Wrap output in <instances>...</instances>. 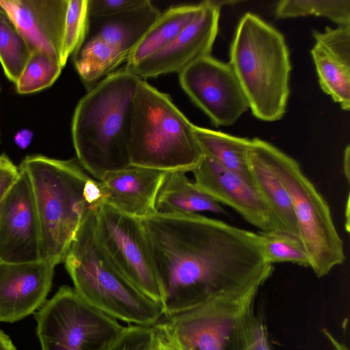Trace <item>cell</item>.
I'll return each mask as SVG.
<instances>
[{
    "label": "cell",
    "mask_w": 350,
    "mask_h": 350,
    "mask_svg": "<svg viewBox=\"0 0 350 350\" xmlns=\"http://www.w3.org/2000/svg\"><path fill=\"white\" fill-rule=\"evenodd\" d=\"M164 315L265 284L273 272L257 232L200 214L143 219Z\"/></svg>",
    "instance_id": "6da1fadb"
},
{
    "label": "cell",
    "mask_w": 350,
    "mask_h": 350,
    "mask_svg": "<svg viewBox=\"0 0 350 350\" xmlns=\"http://www.w3.org/2000/svg\"><path fill=\"white\" fill-rule=\"evenodd\" d=\"M139 80L120 68L89 90L75 108L73 146L79 163L96 180L131 166V119Z\"/></svg>",
    "instance_id": "7a4b0ae2"
},
{
    "label": "cell",
    "mask_w": 350,
    "mask_h": 350,
    "mask_svg": "<svg viewBox=\"0 0 350 350\" xmlns=\"http://www.w3.org/2000/svg\"><path fill=\"white\" fill-rule=\"evenodd\" d=\"M19 169L28 177L40 230V258L64 262L75 236L94 208L85 196L90 176L74 160L25 157Z\"/></svg>",
    "instance_id": "3957f363"
},
{
    "label": "cell",
    "mask_w": 350,
    "mask_h": 350,
    "mask_svg": "<svg viewBox=\"0 0 350 350\" xmlns=\"http://www.w3.org/2000/svg\"><path fill=\"white\" fill-rule=\"evenodd\" d=\"M64 262L77 293L105 314L147 326L154 325L164 315L163 304L129 281L103 249L96 233L95 209L81 225Z\"/></svg>",
    "instance_id": "277c9868"
},
{
    "label": "cell",
    "mask_w": 350,
    "mask_h": 350,
    "mask_svg": "<svg viewBox=\"0 0 350 350\" xmlns=\"http://www.w3.org/2000/svg\"><path fill=\"white\" fill-rule=\"evenodd\" d=\"M229 64L259 120L273 122L285 113L291 64L284 36L254 14H244L230 45Z\"/></svg>",
    "instance_id": "5b68a950"
},
{
    "label": "cell",
    "mask_w": 350,
    "mask_h": 350,
    "mask_svg": "<svg viewBox=\"0 0 350 350\" xmlns=\"http://www.w3.org/2000/svg\"><path fill=\"white\" fill-rule=\"evenodd\" d=\"M129 156L131 165L185 173L204 156L194 124L168 94L143 79L134 98Z\"/></svg>",
    "instance_id": "8992f818"
},
{
    "label": "cell",
    "mask_w": 350,
    "mask_h": 350,
    "mask_svg": "<svg viewBox=\"0 0 350 350\" xmlns=\"http://www.w3.org/2000/svg\"><path fill=\"white\" fill-rule=\"evenodd\" d=\"M253 140L290 198L309 267L317 278L327 275L345 260L329 204L295 159L266 141Z\"/></svg>",
    "instance_id": "52a82bcc"
},
{
    "label": "cell",
    "mask_w": 350,
    "mask_h": 350,
    "mask_svg": "<svg viewBox=\"0 0 350 350\" xmlns=\"http://www.w3.org/2000/svg\"><path fill=\"white\" fill-rule=\"evenodd\" d=\"M261 288L254 286L163 315L156 324L179 350H241L243 318Z\"/></svg>",
    "instance_id": "ba28073f"
},
{
    "label": "cell",
    "mask_w": 350,
    "mask_h": 350,
    "mask_svg": "<svg viewBox=\"0 0 350 350\" xmlns=\"http://www.w3.org/2000/svg\"><path fill=\"white\" fill-rule=\"evenodd\" d=\"M42 350H104L124 325L62 286L36 314Z\"/></svg>",
    "instance_id": "9c48e42d"
},
{
    "label": "cell",
    "mask_w": 350,
    "mask_h": 350,
    "mask_svg": "<svg viewBox=\"0 0 350 350\" xmlns=\"http://www.w3.org/2000/svg\"><path fill=\"white\" fill-rule=\"evenodd\" d=\"M95 228L115 267L140 291L162 304L163 291L142 220L103 202L95 208Z\"/></svg>",
    "instance_id": "30bf717a"
},
{
    "label": "cell",
    "mask_w": 350,
    "mask_h": 350,
    "mask_svg": "<svg viewBox=\"0 0 350 350\" xmlns=\"http://www.w3.org/2000/svg\"><path fill=\"white\" fill-rule=\"evenodd\" d=\"M178 78L183 90L216 126L234 124L250 109L231 66L211 55L188 66Z\"/></svg>",
    "instance_id": "8fae6325"
},
{
    "label": "cell",
    "mask_w": 350,
    "mask_h": 350,
    "mask_svg": "<svg viewBox=\"0 0 350 350\" xmlns=\"http://www.w3.org/2000/svg\"><path fill=\"white\" fill-rule=\"evenodd\" d=\"M222 2H201L196 17L167 46L139 64L123 68L145 80L179 73L196 60L210 55L218 32Z\"/></svg>",
    "instance_id": "7c38bea8"
},
{
    "label": "cell",
    "mask_w": 350,
    "mask_h": 350,
    "mask_svg": "<svg viewBox=\"0 0 350 350\" xmlns=\"http://www.w3.org/2000/svg\"><path fill=\"white\" fill-rule=\"evenodd\" d=\"M40 239L31 185L26 174L20 170L18 178L2 202L0 262L21 263L41 259Z\"/></svg>",
    "instance_id": "4fadbf2b"
},
{
    "label": "cell",
    "mask_w": 350,
    "mask_h": 350,
    "mask_svg": "<svg viewBox=\"0 0 350 350\" xmlns=\"http://www.w3.org/2000/svg\"><path fill=\"white\" fill-rule=\"evenodd\" d=\"M196 185L218 203L237 211L259 231L280 230V225L252 181L204 155L192 171Z\"/></svg>",
    "instance_id": "5bb4252c"
},
{
    "label": "cell",
    "mask_w": 350,
    "mask_h": 350,
    "mask_svg": "<svg viewBox=\"0 0 350 350\" xmlns=\"http://www.w3.org/2000/svg\"><path fill=\"white\" fill-rule=\"evenodd\" d=\"M55 265L33 262H0V321L14 323L40 308L50 291Z\"/></svg>",
    "instance_id": "9a60e30c"
},
{
    "label": "cell",
    "mask_w": 350,
    "mask_h": 350,
    "mask_svg": "<svg viewBox=\"0 0 350 350\" xmlns=\"http://www.w3.org/2000/svg\"><path fill=\"white\" fill-rule=\"evenodd\" d=\"M68 3V0H0L31 51H45L60 64Z\"/></svg>",
    "instance_id": "2e32d148"
},
{
    "label": "cell",
    "mask_w": 350,
    "mask_h": 350,
    "mask_svg": "<svg viewBox=\"0 0 350 350\" xmlns=\"http://www.w3.org/2000/svg\"><path fill=\"white\" fill-rule=\"evenodd\" d=\"M311 55L322 90L343 110L350 109V25L313 31Z\"/></svg>",
    "instance_id": "e0dca14e"
},
{
    "label": "cell",
    "mask_w": 350,
    "mask_h": 350,
    "mask_svg": "<svg viewBox=\"0 0 350 350\" xmlns=\"http://www.w3.org/2000/svg\"><path fill=\"white\" fill-rule=\"evenodd\" d=\"M167 173L133 165L111 173L100 181L104 202L135 218L150 216L157 213L158 193Z\"/></svg>",
    "instance_id": "ac0fdd59"
},
{
    "label": "cell",
    "mask_w": 350,
    "mask_h": 350,
    "mask_svg": "<svg viewBox=\"0 0 350 350\" xmlns=\"http://www.w3.org/2000/svg\"><path fill=\"white\" fill-rule=\"evenodd\" d=\"M161 14L150 2L141 8L113 15L88 16L85 38H100L129 57Z\"/></svg>",
    "instance_id": "d6986e66"
},
{
    "label": "cell",
    "mask_w": 350,
    "mask_h": 350,
    "mask_svg": "<svg viewBox=\"0 0 350 350\" xmlns=\"http://www.w3.org/2000/svg\"><path fill=\"white\" fill-rule=\"evenodd\" d=\"M248 163L252 183L282 231L299 237L290 198L253 139L248 151Z\"/></svg>",
    "instance_id": "ffe728a7"
},
{
    "label": "cell",
    "mask_w": 350,
    "mask_h": 350,
    "mask_svg": "<svg viewBox=\"0 0 350 350\" xmlns=\"http://www.w3.org/2000/svg\"><path fill=\"white\" fill-rule=\"evenodd\" d=\"M157 213L191 215L202 212L226 213L219 203L200 190L185 172H167L158 193Z\"/></svg>",
    "instance_id": "44dd1931"
},
{
    "label": "cell",
    "mask_w": 350,
    "mask_h": 350,
    "mask_svg": "<svg viewBox=\"0 0 350 350\" xmlns=\"http://www.w3.org/2000/svg\"><path fill=\"white\" fill-rule=\"evenodd\" d=\"M200 3L171 7L161 13L129 56L125 68L135 66L167 46L196 17Z\"/></svg>",
    "instance_id": "7402d4cb"
},
{
    "label": "cell",
    "mask_w": 350,
    "mask_h": 350,
    "mask_svg": "<svg viewBox=\"0 0 350 350\" xmlns=\"http://www.w3.org/2000/svg\"><path fill=\"white\" fill-rule=\"evenodd\" d=\"M194 132L204 155L252 181L248 163L252 139L196 125Z\"/></svg>",
    "instance_id": "603a6c76"
},
{
    "label": "cell",
    "mask_w": 350,
    "mask_h": 350,
    "mask_svg": "<svg viewBox=\"0 0 350 350\" xmlns=\"http://www.w3.org/2000/svg\"><path fill=\"white\" fill-rule=\"evenodd\" d=\"M73 57L75 69L88 90L128 59L126 54L98 38H85Z\"/></svg>",
    "instance_id": "cb8c5ba5"
},
{
    "label": "cell",
    "mask_w": 350,
    "mask_h": 350,
    "mask_svg": "<svg viewBox=\"0 0 350 350\" xmlns=\"http://www.w3.org/2000/svg\"><path fill=\"white\" fill-rule=\"evenodd\" d=\"M32 51L5 11L0 10V63L6 77L16 83Z\"/></svg>",
    "instance_id": "d4e9b609"
},
{
    "label": "cell",
    "mask_w": 350,
    "mask_h": 350,
    "mask_svg": "<svg viewBox=\"0 0 350 350\" xmlns=\"http://www.w3.org/2000/svg\"><path fill=\"white\" fill-rule=\"evenodd\" d=\"M279 18L314 15L325 17L338 26L350 25L349 0H283L275 8Z\"/></svg>",
    "instance_id": "484cf974"
},
{
    "label": "cell",
    "mask_w": 350,
    "mask_h": 350,
    "mask_svg": "<svg viewBox=\"0 0 350 350\" xmlns=\"http://www.w3.org/2000/svg\"><path fill=\"white\" fill-rule=\"evenodd\" d=\"M63 67L59 60L41 50L32 51L19 79L15 83L18 94H29L51 87Z\"/></svg>",
    "instance_id": "4316f807"
},
{
    "label": "cell",
    "mask_w": 350,
    "mask_h": 350,
    "mask_svg": "<svg viewBox=\"0 0 350 350\" xmlns=\"http://www.w3.org/2000/svg\"><path fill=\"white\" fill-rule=\"evenodd\" d=\"M265 256L269 262H290L309 267L308 254L300 239L280 230L257 232Z\"/></svg>",
    "instance_id": "83f0119b"
},
{
    "label": "cell",
    "mask_w": 350,
    "mask_h": 350,
    "mask_svg": "<svg viewBox=\"0 0 350 350\" xmlns=\"http://www.w3.org/2000/svg\"><path fill=\"white\" fill-rule=\"evenodd\" d=\"M88 19V0H68L61 54L63 68L85 40Z\"/></svg>",
    "instance_id": "f1b7e54d"
},
{
    "label": "cell",
    "mask_w": 350,
    "mask_h": 350,
    "mask_svg": "<svg viewBox=\"0 0 350 350\" xmlns=\"http://www.w3.org/2000/svg\"><path fill=\"white\" fill-rule=\"evenodd\" d=\"M154 327L128 324L104 350H152Z\"/></svg>",
    "instance_id": "f546056e"
},
{
    "label": "cell",
    "mask_w": 350,
    "mask_h": 350,
    "mask_svg": "<svg viewBox=\"0 0 350 350\" xmlns=\"http://www.w3.org/2000/svg\"><path fill=\"white\" fill-rule=\"evenodd\" d=\"M241 350H272L265 323L255 312L254 305L243 318Z\"/></svg>",
    "instance_id": "4dcf8cb0"
},
{
    "label": "cell",
    "mask_w": 350,
    "mask_h": 350,
    "mask_svg": "<svg viewBox=\"0 0 350 350\" xmlns=\"http://www.w3.org/2000/svg\"><path fill=\"white\" fill-rule=\"evenodd\" d=\"M149 0H88L89 16H105L141 8Z\"/></svg>",
    "instance_id": "1f68e13d"
},
{
    "label": "cell",
    "mask_w": 350,
    "mask_h": 350,
    "mask_svg": "<svg viewBox=\"0 0 350 350\" xmlns=\"http://www.w3.org/2000/svg\"><path fill=\"white\" fill-rule=\"evenodd\" d=\"M20 174L18 167L4 154L0 155V204Z\"/></svg>",
    "instance_id": "d6a6232c"
},
{
    "label": "cell",
    "mask_w": 350,
    "mask_h": 350,
    "mask_svg": "<svg viewBox=\"0 0 350 350\" xmlns=\"http://www.w3.org/2000/svg\"><path fill=\"white\" fill-rule=\"evenodd\" d=\"M152 350H179L163 329L155 324Z\"/></svg>",
    "instance_id": "836d02e7"
},
{
    "label": "cell",
    "mask_w": 350,
    "mask_h": 350,
    "mask_svg": "<svg viewBox=\"0 0 350 350\" xmlns=\"http://www.w3.org/2000/svg\"><path fill=\"white\" fill-rule=\"evenodd\" d=\"M33 133L30 130L23 129L16 133L14 137L16 144L21 148H26L31 143Z\"/></svg>",
    "instance_id": "e575fe53"
},
{
    "label": "cell",
    "mask_w": 350,
    "mask_h": 350,
    "mask_svg": "<svg viewBox=\"0 0 350 350\" xmlns=\"http://www.w3.org/2000/svg\"><path fill=\"white\" fill-rule=\"evenodd\" d=\"M322 334L329 341L334 350H349L347 346L338 340L335 336L327 329L323 328Z\"/></svg>",
    "instance_id": "d590c367"
},
{
    "label": "cell",
    "mask_w": 350,
    "mask_h": 350,
    "mask_svg": "<svg viewBox=\"0 0 350 350\" xmlns=\"http://www.w3.org/2000/svg\"><path fill=\"white\" fill-rule=\"evenodd\" d=\"M342 168L345 178L349 183L350 180V148L349 145L344 150Z\"/></svg>",
    "instance_id": "8d00e7d4"
},
{
    "label": "cell",
    "mask_w": 350,
    "mask_h": 350,
    "mask_svg": "<svg viewBox=\"0 0 350 350\" xmlns=\"http://www.w3.org/2000/svg\"><path fill=\"white\" fill-rule=\"evenodd\" d=\"M0 350H16L10 338L1 329Z\"/></svg>",
    "instance_id": "74e56055"
},
{
    "label": "cell",
    "mask_w": 350,
    "mask_h": 350,
    "mask_svg": "<svg viewBox=\"0 0 350 350\" xmlns=\"http://www.w3.org/2000/svg\"><path fill=\"white\" fill-rule=\"evenodd\" d=\"M345 226L347 232H349V196L347 197L346 206L345 208Z\"/></svg>",
    "instance_id": "f35d334b"
},
{
    "label": "cell",
    "mask_w": 350,
    "mask_h": 350,
    "mask_svg": "<svg viewBox=\"0 0 350 350\" xmlns=\"http://www.w3.org/2000/svg\"><path fill=\"white\" fill-rule=\"evenodd\" d=\"M0 10L1 11H4L1 4H0Z\"/></svg>",
    "instance_id": "ab89813d"
},
{
    "label": "cell",
    "mask_w": 350,
    "mask_h": 350,
    "mask_svg": "<svg viewBox=\"0 0 350 350\" xmlns=\"http://www.w3.org/2000/svg\"><path fill=\"white\" fill-rule=\"evenodd\" d=\"M1 206H2V202L0 204V215H1Z\"/></svg>",
    "instance_id": "60d3db41"
}]
</instances>
